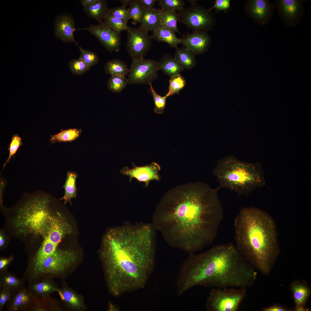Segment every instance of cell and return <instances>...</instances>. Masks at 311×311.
<instances>
[{
  "label": "cell",
  "mask_w": 311,
  "mask_h": 311,
  "mask_svg": "<svg viewBox=\"0 0 311 311\" xmlns=\"http://www.w3.org/2000/svg\"><path fill=\"white\" fill-rule=\"evenodd\" d=\"M220 188L196 181L170 189L157 206L152 224L169 245L194 254L217 236L223 217Z\"/></svg>",
  "instance_id": "obj_1"
},
{
  "label": "cell",
  "mask_w": 311,
  "mask_h": 311,
  "mask_svg": "<svg viewBox=\"0 0 311 311\" xmlns=\"http://www.w3.org/2000/svg\"><path fill=\"white\" fill-rule=\"evenodd\" d=\"M156 230L152 224L128 223L105 234L101 256L114 295L145 285L154 266Z\"/></svg>",
  "instance_id": "obj_2"
},
{
  "label": "cell",
  "mask_w": 311,
  "mask_h": 311,
  "mask_svg": "<svg viewBox=\"0 0 311 311\" xmlns=\"http://www.w3.org/2000/svg\"><path fill=\"white\" fill-rule=\"evenodd\" d=\"M253 267L231 244L214 246L190 255L181 265L176 280L179 295L195 286L247 288L257 278Z\"/></svg>",
  "instance_id": "obj_3"
},
{
  "label": "cell",
  "mask_w": 311,
  "mask_h": 311,
  "mask_svg": "<svg viewBox=\"0 0 311 311\" xmlns=\"http://www.w3.org/2000/svg\"><path fill=\"white\" fill-rule=\"evenodd\" d=\"M234 224L238 250L253 267L268 274L279 251L272 218L261 209L246 207L240 210Z\"/></svg>",
  "instance_id": "obj_4"
},
{
  "label": "cell",
  "mask_w": 311,
  "mask_h": 311,
  "mask_svg": "<svg viewBox=\"0 0 311 311\" xmlns=\"http://www.w3.org/2000/svg\"><path fill=\"white\" fill-rule=\"evenodd\" d=\"M221 188L239 195H247L264 184L262 170L258 163H249L231 156L220 160L213 171Z\"/></svg>",
  "instance_id": "obj_5"
},
{
  "label": "cell",
  "mask_w": 311,
  "mask_h": 311,
  "mask_svg": "<svg viewBox=\"0 0 311 311\" xmlns=\"http://www.w3.org/2000/svg\"><path fill=\"white\" fill-rule=\"evenodd\" d=\"M43 241L28 261L24 272L27 274L33 270L45 259L54 253L62 239L72 232L71 226L66 218L58 213L50 216L45 227Z\"/></svg>",
  "instance_id": "obj_6"
},
{
  "label": "cell",
  "mask_w": 311,
  "mask_h": 311,
  "mask_svg": "<svg viewBox=\"0 0 311 311\" xmlns=\"http://www.w3.org/2000/svg\"><path fill=\"white\" fill-rule=\"evenodd\" d=\"M77 259V255L75 251L58 249L33 270L24 276L23 278L29 283H31L54 278H61Z\"/></svg>",
  "instance_id": "obj_7"
},
{
  "label": "cell",
  "mask_w": 311,
  "mask_h": 311,
  "mask_svg": "<svg viewBox=\"0 0 311 311\" xmlns=\"http://www.w3.org/2000/svg\"><path fill=\"white\" fill-rule=\"evenodd\" d=\"M246 288H213L206 299L207 311H238L246 295Z\"/></svg>",
  "instance_id": "obj_8"
},
{
  "label": "cell",
  "mask_w": 311,
  "mask_h": 311,
  "mask_svg": "<svg viewBox=\"0 0 311 311\" xmlns=\"http://www.w3.org/2000/svg\"><path fill=\"white\" fill-rule=\"evenodd\" d=\"M210 12L196 3L191 5L178 12V22L185 25L194 32H206L210 29L212 24Z\"/></svg>",
  "instance_id": "obj_9"
},
{
  "label": "cell",
  "mask_w": 311,
  "mask_h": 311,
  "mask_svg": "<svg viewBox=\"0 0 311 311\" xmlns=\"http://www.w3.org/2000/svg\"><path fill=\"white\" fill-rule=\"evenodd\" d=\"M126 49L132 61L142 59L150 49L152 38L149 31L141 25L136 28L128 26Z\"/></svg>",
  "instance_id": "obj_10"
},
{
  "label": "cell",
  "mask_w": 311,
  "mask_h": 311,
  "mask_svg": "<svg viewBox=\"0 0 311 311\" xmlns=\"http://www.w3.org/2000/svg\"><path fill=\"white\" fill-rule=\"evenodd\" d=\"M158 62L150 59L132 61L128 78L130 84H149L155 80L159 70Z\"/></svg>",
  "instance_id": "obj_11"
},
{
  "label": "cell",
  "mask_w": 311,
  "mask_h": 311,
  "mask_svg": "<svg viewBox=\"0 0 311 311\" xmlns=\"http://www.w3.org/2000/svg\"><path fill=\"white\" fill-rule=\"evenodd\" d=\"M305 0H276L273 3L280 20L287 27L295 26L304 12L303 3Z\"/></svg>",
  "instance_id": "obj_12"
},
{
  "label": "cell",
  "mask_w": 311,
  "mask_h": 311,
  "mask_svg": "<svg viewBox=\"0 0 311 311\" xmlns=\"http://www.w3.org/2000/svg\"><path fill=\"white\" fill-rule=\"evenodd\" d=\"M86 30L94 35L100 42L110 52H118L121 45L120 34L111 29L103 21L96 24H90L88 27L75 30Z\"/></svg>",
  "instance_id": "obj_13"
},
{
  "label": "cell",
  "mask_w": 311,
  "mask_h": 311,
  "mask_svg": "<svg viewBox=\"0 0 311 311\" xmlns=\"http://www.w3.org/2000/svg\"><path fill=\"white\" fill-rule=\"evenodd\" d=\"M132 164V168H130L125 166L120 171L122 175L129 177L130 182H131L132 179L135 178L139 183L144 182L145 187H147L151 181L160 180L159 172L161 167L157 163L153 162L143 166H137L133 162Z\"/></svg>",
  "instance_id": "obj_14"
},
{
  "label": "cell",
  "mask_w": 311,
  "mask_h": 311,
  "mask_svg": "<svg viewBox=\"0 0 311 311\" xmlns=\"http://www.w3.org/2000/svg\"><path fill=\"white\" fill-rule=\"evenodd\" d=\"M54 24L55 38L64 42H73L78 46L74 37L75 21L71 15L67 13L58 15L54 20Z\"/></svg>",
  "instance_id": "obj_15"
},
{
  "label": "cell",
  "mask_w": 311,
  "mask_h": 311,
  "mask_svg": "<svg viewBox=\"0 0 311 311\" xmlns=\"http://www.w3.org/2000/svg\"><path fill=\"white\" fill-rule=\"evenodd\" d=\"M248 13L255 21L262 25L269 23L271 20L275 7L268 0H252L247 5Z\"/></svg>",
  "instance_id": "obj_16"
},
{
  "label": "cell",
  "mask_w": 311,
  "mask_h": 311,
  "mask_svg": "<svg viewBox=\"0 0 311 311\" xmlns=\"http://www.w3.org/2000/svg\"><path fill=\"white\" fill-rule=\"evenodd\" d=\"M183 48L194 54L203 53L210 43L209 36L206 32L196 31L188 33L180 39Z\"/></svg>",
  "instance_id": "obj_17"
},
{
  "label": "cell",
  "mask_w": 311,
  "mask_h": 311,
  "mask_svg": "<svg viewBox=\"0 0 311 311\" xmlns=\"http://www.w3.org/2000/svg\"><path fill=\"white\" fill-rule=\"evenodd\" d=\"M35 296L27 288L24 287L12 296L5 306L7 311H28Z\"/></svg>",
  "instance_id": "obj_18"
},
{
  "label": "cell",
  "mask_w": 311,
  "mask_h": 311,
  "mask_svg": "<svg viewBox=\"0 0 311 311\" xmlns=\"http://www.w3.org/2000/svg\"><path fill=\"white\" fill-rule=\"evenodd\" d=\"M290 289L295 306L306 307L310 295L311 289L305 281H294L291 285Z\"/></svg>",
  "instance_id": "obj_19"
},
{
  "label": "cell",
  "mask_w": 311,
  "mask_h": 311,
  "mask_svg": "<svg viewBox=\"0 0 311 311\" xmlns=\"http://www.w3.org/2000/svg\"><path fill=\"white\" fill-rule=\"evenodd\" d=\"M25 280L23 278H19L13 273L7 271L0 274V288L8 289L13 296L24 287Z\"/></svg>",
  "instance_id": "obj_20"
},
{
  "label": "cell",
  "mask_w": 311,
  "mask_h": 311,
  "mask_svg": "<svg viewBox=\"0 0 311 311\" xmlns=\"http://www.w3.org/2000/svg\"><path fill=\"white\" fill-rule=\"evenodd\" d=\"M28 288L35 295L42 298L50 297V294L58 289L52 279L29 283Z\"/></svg>",
  "instance_id": "obj_21"
},
{
  "label": "cell",
  "mask_w": 311,
  "mask_h": 311,
  "mask_svg": "<svg viewBox=\"0 0 311 311\" xmlns=\"http://www.w3.org/2000/svg\"><path fill=\"white\" fill-rule=\"evenodd\" d=\"M150 36L152 39L166 43L172 48H177L181 42L180 39L177 37L175 33L162 26L155 29Z\"/></svg>",
  "instance_id": "obj_22"
},
{
  "label": "cell",
  "mask_w": 311,
  "mask_h": 311,
  "mask_svg": "<svg viewBox=\"0 0 311 311\" xmlns=\"http://www.w3.org/2000/svg\"><path fill=\"white\" fill-rule=\"evenodd\" d=\"M158 63L159 69L170 77L179 74L184 69L174 57L168 54L164 55Z\"/></svg>",
  "instance_id": "obj_23"
},
{
  "label": "cell",
  "mask_w": 311,
  "mask_h": 311,
  "mask_svg": "<svg viewBox=\"0 0 311 311\" xmlns=\"http://www.w3.org/2000/svg\"><path fill=\"white\" fill-rule=\"evenodd\" d=\"M160 10L153 8L144 10L140 23L149 31H153L156 28L161 26L160 18Z\"/></svg>",
  "instance_id": "obj_24"
},
{
  "label": "cell",
  "mask_w": 311,
  "mask_h": 311,
  "mask_svg": "<svg viewBox=\"0 0 311 311\" xmlns=\"http://www.w3.org/2000/svg\"><path fill=\"white\" fill-rule=\"evenodd\" d=\"M109 9L107 0H97L90 6L84 7L83 11L89 17L99 22L103 21Z\"/></svg>",
  "instance_id": "obj_25"
},
{
  "label": "cell",
  "mask_w": 311,
  "mask_h": 311,
  "mask_svg": "<svg viewBox=\"0 0 311 311\" xmlns=\"http://www.w3.org/2000/svg\"><path fill=\"white\" fill-rule=\"evenodd\" d=\"M77 177L78 175L75 172L69 171L67 173L66 180L63 186L65 190V194L60 199L64 200L65 204L69 202L72 205L71 199L76 198L77 189L76 181Z\"/></svg>",
  "instance_id": "obj_26"
},
{
  "label": "cell",
  "mask_w": 311,
  "mask_h": 311,
  "mask_svg": "<svg viewBox=\"0 0 311 311\" xmlns=\"http://www.w3.org/2000/svg\"><path fill=\"white\" fill-rule=\"evenodd\" d=\"M174 58L184 68L190 69L194 67L196 63L195 54L183 48H175Z\"/></svg>",
  "instance_id": "obj_27"
},
{
  "label": "cell",
  "mask_w": 311,
  "mask_h": 311,
  "mask_svg": "<svg viewBox=\"0 0 311 311\" xmlns=\"http://www.w3.org/2000/svg\"><path fill=\"white\" fill-rule=\"evenodd\" d=\"M160 18L161 26L168 29L174 33H180L177 26L178 13L176 11L160 10Z\"/></svg>",
  "instance_id": "obj_28"
},
{
  "label": "cell",
  "mask_w": 311,
  "mask_h": 311,
  "mask_svg": "<svg viewBox=\"0 0 311 311\" xmlns=\"http://www.w3.org/2000/svg\"><path fill=\"white\" fill-rule=\"evenodd\" d=\"M105 69L106 73L111 76H125L129 72V69L127 64L123 61L117 59L107 61L105 64Z\"/></svg>",
  "instance_id": "obj_29"
},
{
  "label": "cell",
  "mask_w": 311,
  "mask_h": 311,
  "mask_svg": "<svg viewBox=\"0 0 311 311\" xmlns=\"http://www.w3.org/2000/svg\"><path fill=\"white\" fill-rule=\"evenodd\" d=\"M82 130L76 128L61 130V132L54 135L50 136V141L52 144L57 142H71L75 140L80 136Z\"/></svg>",
  "instance_id": "obj_30"
},
{
  "label": "cell",
  "mask_w": 311,
  "mask_h": 311,
  "mask_svg": "<svg viewBox=\"0 0 311 311\" xmlns=\"http://www.w3.org/2000/svg\"><path fill=\"white\" fill-rule=\"evenodd\" d=\"M58 308L55 301L50 297L42 298L35 296L28 311H52L58 310Z\"/></svg>",
  "instance_id": "obj_31"
},
{
  "label": "cell",
  "mask_w": 311,
  "mask_h": 311,
  "mask_svg": "<svg viewBox=\"0 0 311 311\" xmlns=\"http://www.w3.org/2000/svg\"><path fill=\"white\" fill-rule=\"evenodd\" d=\"M128 83V78L125 76L117 75L111 76L107 81V85L112 92L119 93L125 88Z\"/></svg>",
  "instance_id": "obj_32"
},
{
  "label": "cell",
  "mask_w": 311,
  "mask_h": 311,
  "mask_svg": "<svg viewBox=\"0 0 311 311\" xmlns=\"http://www.w3.org/2000/svg\"><path fill=\"white\" fill-rule=\"evenodd\" d=\"M57 292L64 303L71 305L73 307L79 308L82 306L79 299L75 294L65 288L58 289Z\"/></svg>",
  "instance_id": "obj_33"
},
{
  "label": "cell",
  "mask_w": 311,
  "mask_h": 311,
  "mask_svg": "<svg viewBox=\"0 0 311 311\" xmlns=\"http://www.w3.org/2000/svg\"><path fill=\"white\" fill-rule=\"evenodd\" d=\"M104 23L111 29L120 34L124 30H126L128 26L126 23L121 20L110 14L107 12L104 17Z\"/></svg>",
  "instance_id": "obj_34"
},
{
  "label": "cell",
  "mask_w": 311,
  "mask_h": 311,
  "mask_svg": "<svg viewBox=\"0 0 311 311\" xmlns=\"http://www.w3.org/2000/svg\"><path fill=\"white\" fill-rule=\"evenodd\" d=\"M128 10L129 20H132L133 24L140 23L144 9L140 0H133Z\"/></svg>",
  "instance_id": "obj_35"
},
{
  "label": "cell",
  "mask_w": 311,
  "mask_h": 311,
  "mask_svg": "<svg viewBox=\"0 0 311 311\" xmlns=\"http://www.w3.org/2000/svg\"><path fill=\"white\" fill-rule=\"evenodd\" d=\"M169 82V91L166 95L167 97L179 92L186 85L184 78L180 74L170 77Z\"/></svg>",
  "instance_id": "obj_36"
},
{
  "label": "cell",
  "mask_w": 311,
  "mask_h": 311,
  "mask_svg": "<svg viewBox=\"0 0 311 311\" xmlns=\"http://www.w3.org/2000/svg\"><path fill=\"white\" fill-rule=\"evenodd\" d=\"M158 5L161 10L164 11L178 12L184 7L185 2L183 0H159Z\"/></svg>",
  "instance_id": "obj_37"
},
{
  "label": "cell",
  "mask_w": 311,
  "mask_h": 311,
  "mask_svg": "<svg viewBox=\"0 0 311 311\" xmlns=\"http://www.w3.org/2000/svg\"><path fill=\"white\" fill-rule=\"evenodd\" d=\"M69 67L71 72L75 75H81L90 70V67L79 58L71 60Z\"/></svg>",
  "instance_id": "obj_38"
},
{
  "label": "cell",
  "mask_w": 311,
  "mask_h": 311,
  "mask_svg": "<svg viewBox=\"0 0 311 311\" xmlns=\"http://www.w3.org/2000/svg\"><path fill=\"white\" fill-rule=\"evenodd\" d=\"M150 90L152 94L154 102V111L157 114H162L166 106V99L168 97L166 95L162 96L158 94L154 90L151 83L149 84Z\"/></svg>",
  "instance_id": "obj_39"
},
{
  "label": "cell",
  "mask_w": 311,
  "mask_h": 311,
  "mask_svg": "<svg viewBox=\"0 0 311 311\" xmlns=\"http://www.w3.org/2000/svg\"><path fill=\"white\" fill-rule=\"evenodd\" d=\"M80 52L79 58L91 67L97 64L98 62V57L94 52L83 49L78 46Z\"/></svg>",
  "instance_id": "obj_40"
},
{
  "label": "cell",
  "mask_w": 311,
  "mask_h": 311,
  "mask_svg": "<svg viewBox=\"0 0 311 311\" xmlns=\"http://www.w3.org/2000/svg\"><path fill=\"white\" fill-rule=\"evenodd\" d=\"M22 144L21 138L17 134H15L13 135L9 145V147L8 149V150L9 151V157L3 164V169L5 167L7 163L9 162L11 157L16 153L19 147Z\"/></svg>",
  "instance_id": "obj_41"
},
{
  "label": "cell",
  "mask_w": 311,
  "mask_h": 311,
  "mask_svg": "<svg viewBox=\"0 0 311 311\" xmlns=\"http://www.w3.org/2000/svg\"><path fill=\"white\" fill-rule=\"evenodd\" d=\"M107 13L126 23L129 20L128 9L122 5L109 9Z\"/></svg>",
  "instance_id": "obj_42"
},
{
  "label": "cell",
  "mask_w": 311,
  "mask_h": 311,
  "mask_svg": "<svg viewBox=\"0 0 311 311\" xmlns=\"http://www.w3.org/2000/svg\"><path fill=\"white\" fill-rule=\"evenodd\" d=\"M0 289V311H2L4 307L11 300L12 294L7 288H1Z\"/></svg>",
  "instance_id": "obj_43"
},
{
  "label": "cell",
  "mask_w": 311,
  "mask_h": 311,
  "mask_svg": "<svg viewBox=\"0 0 311 311\" xmlns=\"http://www.w3.org/2000/svg\"><path fill=\"white\" fill-rule=\"evenodd\" d=\"M13 256L7 257H1L0 259V274L4 273L8 271L11 263L14 260Z\"/></svg>",
  "instance_id": "obj_44"
},
{
  "label": "cell",
  "mask_w": 311,
  "mask_h": 311,
  "mask_svg": "<svg viewBox=\"0 0 311 311\" xmlns=\"http://www.w3.org/2000/svg\"><path fill=\"white\" fill-rule=\"evenodd\" d=\"M230 3L229 0H216L214 6L208 9V10L211 11L214 8L219 10H226L230 7Z\"/></svg>",
  "instance_id": "obj_45"
},
{
  "label": "cell",
  "mask_w": 311,
  "mask_h": 311,
  "mask_svg": "<svg viewBox=\"0 0 311 311\" xmlns=\"http://www.w3.org/2000/svg\"><path fill=\"white\" fill-rule=\"evenodd\" d=\"M263 310L264 311H290L291 310V309L286 308L280 305H275L271 306L267 308H264Z\"/></svg>",
  "instance_id": "obj_46"
},
{
  "label": "cell",
  "mask_w": 311,
  "mask_h": 311,
  "mask_svg": "<svg viewBox=\"0 0 311 311\" xmlns=\"http://www.w3.org/2000/svg\"><path fill=\"white\" fill-rule=\"evenodd\" d=\"M157 0H140V3L144 10L149 9L153 8Z\"/></svg>",
  "instance_id": "obj_47"
},
{
  "label": "cell",
  "mask_w": 311,
  "mask_h": 311,
  "mask_svg": "<svg viewBox=\"0 0 311 311\" xmlns=\"http://www.w3.org/2000/svg\"><path fill=\"white\" fill-rule=\"evenodd\" d=\"M97 1V0H79V2L84 7L90 6Z\"/></svg>",
  "instance_id": "obj_48"
},
{
  "label": "cell",
  "mask_w": 311,
  "mask_h": 311,
  "mask_svg": "<svg viewBox=\"0 0 311 311\" xmlns=\"http://www.w3.org/2000/svg\"><path fill=\"white\" fill-rule=\"evenodd\" d=\"M133 0H120L119 1L122 4V5L126 7L128 5H130Z\"/></svg>",
  "instance_id": "obj_49"
},
{
  "label": "cell",
  "mask_w": 311,
  "mask_h": 311,
  "mask_svg": "<svg viewBox=\"0 0 311 311\" xmlns=\"http://www.w3.org/2000/svg\"><path fill=\"white\" fill-rule=\"evenodd\" d=\"M310 309L306 307L302 306H295L293 311H309Z\"/></svg>",
  "instance_id": "obj_50"
},
{
  "label": "cell",
  "mask_w": 311,
  "mask_h": 311,
  "mask_svg": "<svg viewBox=\"0 0 311 311\" xmlns=\"http://www.w3.org/2000/svg\"><path fill=\"white\" fill-rule=\"evenodd\" d=\"M5 243V240L3 237L2 235L1 234L0 236V247L1 249L3 248Z\"/></svg>",
  "instance_id": "obj_51"
},
{
  "label": "cell",
  "mask_w": 311,
  "mask_h": 311,
  "mask_svg": "<svg viewBox=\"0 0 311 311\" xmlns=\"http://www.w3.org/2000/svg\"><path fill=\"white\" fill-rule=\"evenodd\" d=\"M187 1L188 2H189L191 4V5L196 4V0H187Z\"/></svg>",
  "instance_id": "obj_52"
}]
</instances>
